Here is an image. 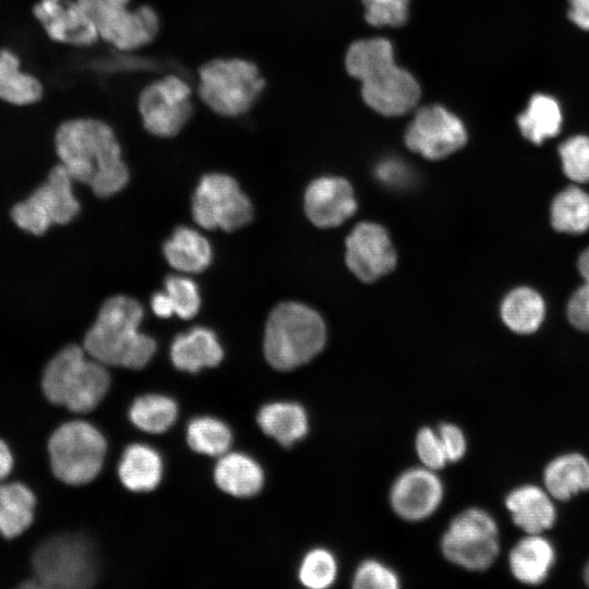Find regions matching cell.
Wrapping results in <instances>:
<instances>
[{"instance_id": "obj_1", "label": "cell", "mask_w": 589, "mask_h": 589, "mask_svg": "<svg viewBox=\"0 0 589 589\" xmlns=\"http://www.w3.org/2000/svg\"><path fill=\"white\" fill-rule=\"evenodd\" d=\"M60 164L74 181L88 185L99 197L111 196L128 183L130 173L113 129L96 118H73L55 134Z\"/></svg>"}, {"instance_id": "obj_2", "label": "cell", "mask_w": 589, "mask_h": 589, "mask_svg": "<svg viewBox=\"0 0 589 589\" xmlns=\"http://www.w3.org/2000/svg\"><path fill=\"white\" fill-rule=\"evenodd\" d=\"M143 315L137 300L123 294L110 297L87 330L83 348L105 365L144 368L155 354L157 345L139 329Z\"/></svg>"}, {"instance_id": "obj_3", "label": "cell", "mask_w": 589, "mask_h": 589, "mask_svg": "<svg viewBox=\"0 0 589 589\" xmlns=\"http://www.w3.org/2000/svg\"><path fill=\"white\" fill-rule=\"evenodd\" d=\"M326 337L324 320L314 309L300 302H281L265 325L264 356L274 369L293 370L316 357Z\"/></svg>"}, {"instance_id": "obj_4", "label": "cell", "mask_w": 589, "mask_h": 589, "mask_svg": "<svg viewBox=\"0 0 589 589\" xmlns=\"http://www.w3.org/2000/svg\"><path fill=\"white\" fill-rule=\"evenodd\" d=\"M43 390L53 404L74 412L97 407L110 385L106 365L87 354L84 348L69 345L46 365Z\"/></svg>"}, {"instance_id": "obj_5", "label": "cell", "mask_w": 589, "mask_h": 589, "mask_svg": "<svg viewBox=\"0 0 589 589\" xmlns=\"http://www.w3.org/2000/svg\"><path fill=\"white\" fill-rule=\"evenodd\" d=\"M259 67L244 58L221 57L197 69V96L217 116L237 118L249 112L265 88Z\"/></svg>"}, {"instance_id": "obj_6", "label": "cell", "mask_w": 589, "mask_h": 589, "mask_svg": "<svg viewBox=\"0 0 589 589\" xmlns=\"http://www.w3.org/2000/svg\"><path fill=\"white\" fill-rule=\"evenodd\" d=\"M53 474L71 485L86 484L103 468L107 443L99 430L85 421L60 425L48 442Z\"/></svg>"}, {"instance_id": "obj_7", "label": "cell", "mask_w": 589, "mask_h": 589, "mask_svg": "<svg viewBox=\"0 0 589 589\" xmlns=\"http://www.w3.org/2000/svg\"><path fill=\"white\" fill-rule=\"evenodd\" d=\"M96 26L99 39L130 52L153 43L160 31L158 12L149 4L131 8L132 0H76Z\"/></svg>"}, {"instance_id": "obj_8", "label": "cell", "mask_w": 589, "mask_h": 589, "mask_svg": "<svg viewBox=\"0 0 589 589\" xmlns=\"http://www.w3.org/2000/svg\"><path fill=\"white\" fill-rule=\"evenodd\" d=\"M33 567L38 587L82 589L97 578L96 560L81 537L60 536L43 542L34 552Z\"/></svg>"}, {"instance_id": "obj_9", "label": "cell", "mask_w": 589, "mask_h": 589, "mask_svg": "<svg viewBox=\"0 0 589 589\" xmlns=\"http://www.w3.org/2000/svg\"><path fill=\"white\" fill-rule=\"evenodd\" d=\"M73 178L60 163L48 173L44 183L11 209V218L23 231L39 237L52 225H65L80 212L73 192Z\"/></svg>"}, {"instance_id": "obj_10", "label": "cell", "mask_w": 589, "mask_h": 589, "mask_svg": "<svg viewBox=\"0 0 589 589\" xmlns=\"http://www.w3.org/2000/svg\"><path fill=\"white\" fill-rule=\"evenodd\" d=\"M441 549L444 556L458 566L469 570H485L500 553L497 524L484 509H465L449 522Z\"/></svg>"}, {"instance_id": "obj_11", "label": "cell", "mask_w": 589, "mask_h": 589, "mask_svg": "<svg viewBox=\"0 0 589 589\" xmlns=\"http://www.w3.org/2000/svg\"><path fill=\"white\" fill-rule=\"evenodd\" d=\"M191 85L177 74L146 84L137 96V111L145 130L157 137L178 135L192 118Z\"/></svg>"}, {"instance_id": "obj_12", "label": "cell", "mask_w": 589, "mask_h": 589, "mask_svg": "<svg viewBox=\"0 0 589 589\" xmlns=\"http://www.w3.org/2000/svg\"><path fill=\"white\" fill-rule=\"evenodd\" d=\"M192 217L204 229L233 231L248 225L253 206L239 183L229 175H204L192 197Z\"/></svg>"}, {"instance_id": "obj_13", "label": "cell", "mask_w": 589, "mask_h": 589, "mask_svg": "<svg viewBox=\"0 0 589 589\" xmlns=\"http://www.w3.org/2000/svg\"><path fill=\"white\" fill-rule=\"evenodd\" d=\"M467 140L461 119L441 105L418 110L405 133L407 147L430 160L452 155L464 147Z\"/></svg>"}, {"instance_id": "obj_14", "label": "cell", "mask_w": 589, "mask_h": 589, "mask_svg": "<svg viewBox=\"0 0 589 589\" xmlns=\"http://www.w3.org/2000/svg\"><path fill=\"white\" fill-rule=\"evenodd\" d=\"M346 264L361 281L373 283L390 273L397 255L386 229L373 221L358 224L346 238Z\"/></svg>"}, {"instance_id": "obj_15", "label": "cell", "mask_w": 589, "mask_h": 589, "mask_svg": "<svg viewBox=\"0 0 589 589\" xmlns=\"http://www.w3.org/2000/svg\"><path fill=\"white\" fill-rule=\"evenodd\" d=\"M443 494V483L434 470L417 467L399 474L392 485L389 501L399 517L417 521L437 509Z\"/></svg>"}, {"instance_id": "obj_16", "label": "cell", "mask_w": 589, "mask_h": 589, "mask_svg": "<svg viewBox=\"0 0 589 589\" xmlns=\"http://www.w3.org/2000/svg\"><path fill=\"white\" fill-rule=\"evenodd\" d=\"M33 14L57 43L87 47L100 40L95 24L76 0H39Z\"/></svg>"}, {"instance_id": "obj_17", "label": "cell", "mask_w": 589, "mask_h": 589, "mask_svg": "<svg viewBox=\"0 0 589 589\" xmlns=\"http://www.w3.org/2000/svg\"><path fill=\"white\" fill-rule=\"evenodd\" d=\"M361 94L371 109L383 116L396 117L414 108L421 88L410 72L395 63L362 82Z\"/></svg>"}, {"instance_id": "obj_18", "label": "cell", "mask_w": 589, "mask_h": 589, "mask_svg": "<svg viewBox=\"0 0 589 589\" xmlns=\"http://www.w3.org/2000/svg\"><path fill=\"white\" fill-rule=\"evenodd\" d=\"M357 209L351 184L344 178L323 176L314 179L304 193V212L320 228H333L349 219Z\"/></svg>"}, {"instance_id": "obj_19", "label": "cell", "mask_w": 589, "mask_h": 589, "mask_svg": "<svg viewBox=\"0 0 589 589\" xmlns=\"http://www.w3.org/2000/svg\"><path fill=\"white\" fill-rule=\"evenodd\" d=\"M551 494L536 484L513 489L505 497V506L514 524L526 533H543L553 527L556 508Z\"/></svg>"}, {"instance_id": "obj_20", "label": "cell", "mask_w": 589, "mask_h": 589, "mask_svg": "<svg viewBox=\"0 0 589 589\" xmlns=\"http://www.w3.org/2000/svg\"><path fill=\"white\" fill-rule=\"evenodd\" d=\"M520 135L533 145L557 136L564 125V111L560 100L545 92L532 93L516 116Z\"/></svg>"}, {"instance_id": "obj_21", "label": "cell", "mask_w": 589, "mask_h": 589, "mask_svg": "<svg viewBox=\"0 0 589 589\" xmlns=\"http://www.w3.org/2000/svg\"><path fill=\"white\" fill-rule=\"evenodd\" d=\"M553 543L542 533H526L510 550L508 566L512 575L526 585L543 582L555 563Z\"/></svg>"}, {"instance_id": "obj_22", "label": "cell", "mask_w": 589, "mask_h": 589, "mask_svg": "<svg viewBox=\"0 0 589 589\" xmlns=\"http://www.w3.org/2000/svg\"><path fill=\"white\" fill-rule=\"evenodd\" d=\"M223 358L224 350L216 334L202 326L177 335L170 347L172 364L185 372L196 373L203 368L216 366Z\"/></svg>"}, {"instance_id": "obj_23", "label": "cell", "mask_w": 589, "mask_h": 589, "mask_svg": "<svg viewBox=\"0 0 589 589\" xmlns=\"http://www.w3.org/2000/svg\"><path fill=\"white\" fill-rule=\"evenodd\" d=\"M544 489L554 500L567 501L589 490V459L580 453L554 457L543 470Z\"/></svg>"}, {"instance_id": "obj_24", "label": "cell", "mask_w": 589, "mask_h": 589, "mask_svg": "<svg viewBox=\"0 0 589 589\" xmlns=\"http://www.w3.org/2000/svg\"><path fill=\"white\" fill-rule=\"evenodd\" d=\"M261 430L283 446H291L309 432L305 409L292 401H274L264 405L257 413Z\"/></svg>"}, {"instance_id": "obj_25", "label": "cell", "mask_w": 589, "mask_h": 589, "mask_svg": "<svg viewBox=\"0 0 589 589\" xmlns=\"http://www.w3.org/2000/svg\"><path fill=\"white\" fill-rule=\"evenodd\" d=\"M214 478L220 490L237 497L253 496L264 484L261 466L241 453L221 455L215 467Z\"/></svg>"}, {"instance_id": "obj_26", "label": "cell", "mask_w": 589, "mask_h": 589, "mask_svg": "<svg viewBox=\"0 0 589 589\" xmlns=\"http://www.w3.org/2000/svg\"><path fill=\"white\" fill-rule=\"evenodd\" d=\"M500 312L503 323L513 333L530 335L542 325L546 306L543 297L537 290L519 286L507 292Z\"/></svg>"}, {"instance_id": "obj_27", "label": "cell", "mask_w": 589, "mask_h": 589, "mask_svg": "<svg viewBox=\"0 0 589 589\" xmlns=\"http://www.w3.org/2000/svg\"><path fill=\"white\" fill-rule=\"evenodd\" d=\"M164 255L175 269L195 274L205 271L213 257L208 240L195 229L178 227L164 243Z\"/></svg>"}, {"instance_id": "obj_28", "label": "cell", "mask_w": 589, "mask_h": 589, "mask_svg": "<svg viewBox=\"0 0 589 589\" xmlns=\"http://www.w3.org/2000/svg\"><path fill=\"white\" fill-rule=\"evenodd\" d=\"M118 472L128 490L148 492L161 480L163 460L154 448L144 444H132L124 449Z\"/></svg>"}, {"instance_id": "obj_29", "label": "cell", "mask_w": 589, "mask_h": 589, "mask_svg": "<svg viewBox=\"0 0 589 589\" xmlns=\"http://www.w3.org/2000/svg\"><path fill=\"white\" fill-rule=\"evenodd\" d=\"M44 94L41 82L21 70L19 57L9 49L0 50V99L15 106L39 101Z\"/></svg>"}, {"instance_id": "obj_30", "label": "cell", "mask_w": 589, "mask_h": 589, "mask_svg": "<svg viewBox=\"0 0 589 589\" xmlns=\"http://www.w3.org/2000/svg\"><path fill=\"white\" fill-rule=\"evenodd\" d=\"M36 498L22 483L0 484V533L9 539L23 533L34 519Z\"/></svg>"}, {"instance_id": "obj_31", "label": "cell", "mask_w": 589, "mask_h": 589, "mask_svg": "<svg viewBox=\"0 0 589 589\" xmlns=\"http://www.w3.org/2000/svg\"><path fill=\"white\" fill-rule=\"evenodd\" d=\"M395 64L394 48L385 38L354 41L346 55V69L354 79L364 82Z\"/></svg>"}, {"instance_id": "obj_32", "label": "cell", "mask_w": 589, "mask_h": 589, "mask_svg": "<svg viewBox=\"0 0 589 589\" xmlns=\"http://www.w3.org/2000/svg\"><path fill=\"white\" fill-rule=\"evenodd\" d=\"M550 223L558 232H586L589 229V193L577 185L560 191L550 206Z\"/></svg>"}, {"instance_id": "obj_33", "label": "cell", "mask_w": 589, "mask_h": 589, "mask_svg": "<svg viewBox=\"0 0 589 589\" xmlns=\"http://www.w3.org/2000/svg\"><path fill=\"white\" fill-rule=\"evenodd\" d=\"M178 416L173 399L165 395L148 394L137 397L130 407L131 422L140 430L159 434L166 432Z\"/></svg>"}, {"instance_id": "obj_34", "label": "cell", "mask_w": 589, "mask_h": 589, "mask_svg": "<svg viewBox=\"0 0 589 589\" xmlns=\"http://www.w3.org/2000/svg\"><path fill=\"white\" fill-rule=\"evenodd\" d=\"M187 440L196 453L221 456L229 449L232 434L223 421L213 417H197L188 425Z\"/></svg>"}, {"instance_id": "obj_35", "label": "cell", "mask_w": 589, "mask_h": 589, "mask_svg": "<svg viewBox=\"0 0 589 589\" xmlns=\"http://www.w3.org/2000/svg\"><path fill=\"white\" fill-rule=\"evenodd\" d=\"M298 575L301 584L308 588H328L337 577L336 558L330 551L315 548L302 558Z\"/></svg>"}, {"instance_id": "obj_36", "label": "cell", "mask_w": 589, "mask_h": 589, "mask_svg": "<svg viewBox=\"0 0 589 589\" xmlns=\"http://www.w3.org/2000/svg\"><path fill=\"white\" fill-rule=\"evenodd\" d=\"M564 175L575 183L589 182V135L578 133L557 147Z\"/></svg>"}, {"instance_id": "obj_37", "label": "cell", "mask_w": 589, "mask_h": 589, "mask_svg": "<svg viewBox=\"0 0 589 589\" xmlns=\"http://www.w3.org/2000/svg\"><path fill=\"white\" fill-rule=\"evenodd\" d=\"M167 293L175 314L183 320L194 317L201 305V297L196 284L187 276L169 275L165 280Z\"/></svg>"}, {"instance_id": "obj_38", "label": "cell", "mask_w": 589, "mask_h": 589, "mask_svg": "<svg viewBox=\"0 0 589 589\" xmlns=\"http://www.w3.org/2000/svg\"><path fill=\"white\" fill-rule=\"evenodd\" d=\"M364 17L373 26H400L409 13V0H362Z\"/></svg>"}, {"instance_id": "obj_39", "label": "cell", "mask_w": 589, "mask_h": 589, "mask_svg": "<svg viewBox=\"0 0 589 589\" xmlns=\"http://www.w3.org/2000/svg\"><path fill=\"white\" fill-rule=\"evenodd\" d=\"M352 587L357 589H396L399 587V578L385 564L375 560H366L356 569Z\"/></svg>"}, {"instance_id": "obj_40", "label": "cell", "mask_w": 589, "mask_h": 589, "mask_svg": "<svg viewBox=\"0 0 589 589\" xmlns=\"http://www.w3.org/2000/svg\"><path fill=\"white\" fill-rule=\"evenodd\" d=\"M416 449L421 462L429 469H441L448 461L437 431L431 428H422L418 432Z\"/></svg>"}, {"instance_id": "obj_41", "label": "cell", "mask_w": 589, "mask_h": 589, "mask_svg": "<svg viewBox=\"0 0 589 589\" xmlns=\"http://www.w3.org/2000/svg\"><path fill=\"white\" fill-rule=\"evenodd\" d=\"M566 316L573 327L589 333V286L587 284L582 283L572 293L566 306Z\"/></svg>"}, {"instance_id": "obj_42", "label": "cell", "mask_w": 589, "mask_h": 589, "mask_svg": "<svg viewBox=\"0 0 589 589\" xmlns=\"http://www.w3.org/2000/svg\"><path fill=\"white\" fill-rule=\"evenodd\" d=\"M437 433L447 460L449 462L460 460L467 450V440L461 429L453 423H442Z\"/></svg>"}, {"instance_id": "obj_43", "label": "cell", "mask_w": 589, "mask_h": 589, "mask_svg": "<svg viewBox=\"0 0 589 589\" xmlns=\"http://www.w3.org/2000/svg\"><path fill=\"white\" fill-rule=\"evenodd\" d=\"M377 178L388 185L400 187L409 179V170L400 160L388 158L378 163L375 169Z\"/></svg>"}, {"instance_id": "obj_44", "label": "cell", "mask_w": 589, "mask_h": 589, "mask_svg": "<svg viewBox=\"0 0 589 589\" xmlns=\"http://www.w3.org/2000/svg\"><path fill=\"white\" fill-rule=\"evenodd\" d=\"M566 19L578 29L589 32V0H567Z\"/></svg>"}, {"instance_id": "obj_45", "label": "cell", "mask_w": 589, "mask_h": 589, "mask_svg": "<svg viewBox=\"0 0 589 589\" xmlns=\"http://www.w3.org/2000/svg\"><path fill=\"white\" fill-rule=\"evenodd\" d=\"M151 305L153 312L158 317L168 318L175 314L171 302L165 291L154 293L151 300Z\"/></svg>"}, {"instance_id": "obj_46", "label": "cell", "mask_w": 589, "mask_h": 589, "mask_svg": "<svg viewBox=\"0 0 589 589\" xmlns=\"http://www.w3.org/2000/svg\"><path fill=\"white\" fill-rule=\"evenodd\" d=\"M13 456L8 445L0 440V480L5 478L12 470Z\"/></svg>"}, {"instance_id": "obj_47", "label": "cell", "mask_w": 589, "mask_h": 589, "mask_svg": "<svg viewBox=\"0 0 589 589\" xmlns=\"http://www.w3.org/2000/svg\"><path fill=\"white\" fill-rule=\"evenodd\" d=\"M577 268L582 278V283L589 286V248L580 253L577 261Z\"/></svg>"}, {"instance_id": "obj_48", "label": "cell", "mask_w": 589, "mask_h": 589, "mask_svg": "<svg viewBox=\"0 0 589 589\" xmlns=\"http://www.w3.org/2000/svg\"><path fill=\"white\" fill-rule=\"evenodd\" d=\"M584 580L589 586V562L586 564L584 568Z\"/></svg>"}]
</instances>
